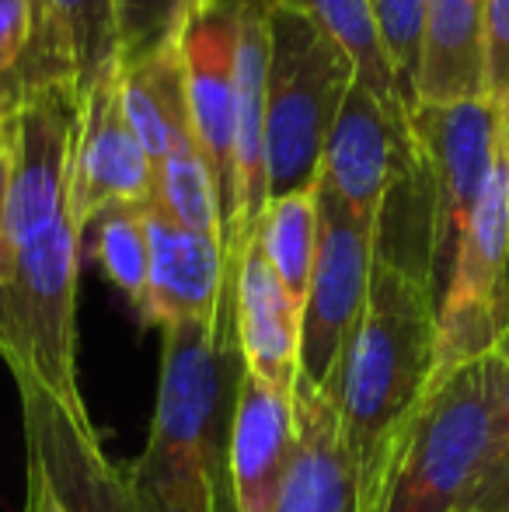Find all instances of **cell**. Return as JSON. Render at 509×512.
Segmentation results:
<instances>
[{
    "label": "cell",
    "instance_id": "6da1fadb",
    "mask_svg": "<svg viewBox=\"0 0 509 512\" xmlns=\"http://www.w3.org/2000/svg\"><path fill=\"white\" fill-rule=\"evenodd\" d=\"M161 331L154 418L126 471L147 512H234L227 446L241 373L238 335L192 321Z\"/></svg>",
    "mask_w": 509,
    "mask_h": 512
},
{
    "label": "cell",
    "instance_id": "7a4b0ae2",
    "mask_svg": "<svg viewBox=\"0 0 509 512\" xmlns=\"http://www.w3.org/2000/svg\"><path fill=\"white\" fill-rule=\"evenodd\" d=\"M436 293L422 265L377 248L374 276L339 373V425L360 485H374L398 425L419 405L433 377Z\"/></svg>",
    "mask_w": 509,
    "mask_h": 512
},
{
    "label": "cell",
    "instance_id": "3957f363",
    "mask_svg": "<svg viewBox=\"0 0 509 512\" xmlns=\"http://www.w3.org/2000/svg\"><path fill=\"white\" fill-rule=\"evenodd\" d=\"M499 352L429 380L360 512H482L496 443Z\"/></svg>",
    "mask_w": 509,
    "mask_h": 512
},
{
    "label": "cell",
    "instance_id": "277c9868",
    "mask_svg": "<svg viewBox=\"0 0 509 512\" xmlns=\"http://www.w3.org/2000/svg\"><path fill=\"white\" fill-rule=\"evenodd\" d=\"M81 230L70 209L0 262V356L14 384H35L77 422H91L77 380Z\"/></svg>",
    "mask_w": 509,
    "mask_h": 512
},
{
    "label": "cell",
    "instance_id": "5b68a950",
    "mask_svg": "<svg viewBox=\"0 0 509 512\" xmlns=\"http://www.w3.org/2000/svg\"><path fill=\"white\" fill-rule=\"evenodd\" d=\"M356 74L328 32L290 0H269L265 175L269 199L318 182L325 143Z\"/></svg>",
    "mask_w": 509,
    "mask_h": 512
},
{
    "label": "cell",
    "instance_id": "8992f818",
    "mask_svg": "<svg viewBox=\"0 0 509 512\" xmlns=\"http://www.w3.org/2000/svg\"><path fill=\"white\" fill-rule=\"evenodd\" d=\"M408 126L422 178L429 185V279L440 304L471 209L489 182L499 112L485 95L447 105L419 102L408 112Z\"/></svg>",
    "mask_w": 509,
    "mask_h": 512
},
{
    "label": "cell",
    "instance_id": "52a82bcc",
    "mask_svg": "<svg viewBox=\"0 0 509 512\" xmlns=\"http://www.w3.org/2000/svg\"><path fill=\"white\" fill-rule=\"evenodd\" d=\"M381 230L356 220L318 178V255L300 324L297 391H339L346 349L370 293Z\"/></svg>",
    "mask_w": 509,
    "mask_h": 512
},
{
    "label": "cell",
    "instance_id": "ba28073f",
    "mask_svg": "<svg viewBox=\"0 0 509 512\" xmlns=\"http://www.w3.org/2000/svg\"><path fill=\"white\" fill-rule=\"evenodd\" d=\"M185 102L192 136L217 182L224 223L234 199V122H238V0H185Z\"/></svg>",
    "mask_w": 509,
    "mask_h": 512
},
{
    "label": "cell",
    "instance_id": "9c48e42d",
    "mask_svg": "<svg viewBox=\"0 0 509 512\" xmlns=\"http://www.w3.org/2000/svg\"><path fill=\"white\" fill-rule=\"evenodd\" d=\"M318 178L356 220L384 227L391 192H398L408 178H422L408 115L384 108L353 81L328 133Z\"/></svg>",
    "mask_w": 509,
    "mask_h": 512
},
{
    "label": "cell",
    "instance_id": "30bf717a",
    "mask_svg": "<svg viewBox=\"0 0 509 512\" xmlns=\"http://www.w3.org/2000/svg\"><path fill=\"white\" fill-rule=\"evenodd\" d=\"M28 464L42 471L67 512H147L126 471L112 460L95 422H77L35 384H18Z\"/></svg>",
    "mask_w": 509,
    "mask_h": 512
},
{
    "label": "cell",
    "instance_id": "8fae6325",
    "mask_svg": "<svg viewBox=\"0 0 509 512\" xmlns=\"http://www.w3.org/2000/svg\"><path fill=\"white\" fill-rule=\"evenodd\" d=\"M150 279L143 328H168L178 321L206 324L210 331H234V272L224 241L178 227L164 209L147 206Z\"/></svg>",
    "mask_w": 509,
    "mask_h": 512
},
{
    "label": "cell",
    "instance_id": "7c38bea8",
    "mask_svg": "<svg viewBox=\"0 0 509 512\" xmlns=\"http://www.w3.org/2000/svg\"><path fill=\"white\" fill-rule=\"evenodd\" d=\"M116 70L119 63L81 98V126L70 171V216L77 230L112 206L154 203L157 168L126 126Z\"/></svg>",
    "mask_w": 509,
    "mask_h": 512
},
{
    "label": "cell",
    "instance_id": "4fadbf2b",
    "mask_svg": "<svg viewBox=\"0 0 509 512\" xmlns=\"http://www.w3.org/2000/svg\"><path fill=\"white\" fill-rule=\"evenodd\" d=\"M265 70H269V0H238V122H234V199L224 223V255L238 265L255 241L269 203L265 175Z\"/></svg>",
    "mask_w": 509,
    "mask_h": 512
},
{
    "label": "cell",
    "instance_id": "5bb4252c",
    "mask_svg": "<svg viewBox=\"0 0 509 512\" xmlns=\"http://www.w3.org/2000/svg\"><path fill=\"white\" fill-rule=\"evenodd\" d=\"M297 446L293 394L258 380L241 366L231 415V499L234 512H269Z\"/></svg>",
    "mask_w": 509,
    "mask_h": 512
},
{
    "label": "cell",
    "instance_id": "9a60e30c",
    "mask_svg": "<svg viewBox=\"0 0 509 512\" xmlns=\"http://www.w3.org/2000/svg\"><path fill=\"white\" fill-rule=\"evenodd\" d=\"M300 324L304 310L283 290L258 241L248 244L234 272V335L241 366L258 380L297 391L300 373Z\"/></svg>",
    "mask_w": 509,
    "mask_h": 512
},
{
    "label": "cell",
    "instance_id": "2e32d148",
    "mask_svg": "<svg viewBox=\"0 0 509 512\" xmlns=\"http://www.w3.org/2000/svg\"><path fill=\"white\" fill-rule=\"evenodd\" d=\"M297 446L269 512H360V485L342 443L332 391H293Z\"/></svg>",
    "mask_w": 509,
    "mask_h": 512
},
{
    "label": "cell",
    "instance_id": "e0dca14e",
    "mask_svg": "<svg viewBox=\"0 0 509 512\" xmlns=\"http://www.w3.org/2000/svg\"><path fill=\"white\" fill-rule=\"evenodd\" d=\"M506 272H509V115H499L496 154L482 196L471 209L468 230L440 300H482L503 317L506 335Z\"/></svg>",
    "mask_w": 509,
    "mask_h": 512
},
{
    "label": "cell",
    "instance_id": "ac0fdd59",
    "mask_svg": "<svg viewBox=\"0 0 509 512\" xmlns=\"http://www.w3.org/2000/svg\"><path fill=\"white\" fill-rule=\"evenodd\" d=\"M485 95V0H426L415 105Z\"/></svg>",
    "mask_w": 509,
    "mask_h": 512
},
{
    "label": "cell",
    "instance_id": "d6986e66",
    "mask_svg": "<svg viewBox=\"0 0 509 512\" xmlns=\"http://www.w3.org/2000/svg\"><path fill=\"white\" fill-rule=\"evenodd\" d=\"M49 53L74 77L77 95H88L119 63L116 0H42Z\"/></svg>",
    "mask_w": 509,
    "mask_h": 512
},
{
    "label": "cell",
    "instance_id": "ffe728a7",
    "mask_svg": "<svg viewBox=\"0 0 509 512\" xmlns=\"http://www.w3.org/2000/svg\"><path fill=\"white\" fill-rule=\"evenodd\" d=\"M290 4H297L300 11L311 14L328 32V39L349 56L356 84H363L391 112L398 115L412 112L398 77H394L391 56H387L381 42V32H377L374 4L370 0H290Z\"/></svg>",
    "mask_w": 509,
    "mask_h": 512
},
{
    "label": "cell",
    "instance_id": "44dd1931",
    "mask_svg": "<svg viewBox=\"0 0 509 512\" xmlns=\"http://www.w3.org/2000/svg\"><path fill=\"white\" fill-rule=\"evenodd\" d=\"M255 241L293 304L304 310L318 255V182L265 203Z\"/></svg>",
    "mask_w": 509,
    "mask_h": 512
},
{
    "label": "cell",
    "instance_id": "7402d4cb",
    "mask_svg": "<svg viewBox=\"0 0 509 512\" xmlns=\"http://www.w3.org/2000/svg\"><path fill=\"white\" fill-rule=\"evenodd\" d=\"M154 206L164 209L178 227L224 241V213H220L217 182H213L210 164L203 161L192 133L178 136L171 143L168 157L157 164Z\"/></svg>",
    "mask_w": 509,
    "mask_h": 512
},
{
    "label": "cell",
    "instance_id": "603a6c76",
    "mask_svg": "<svg viewBox=\"0 0 509 512\" xmlns=\"http://www.w3.org/2000/svg\"><path fill=\"white\" fill-rule=\"evenodd\" d=\"M91 237V258L102 265L109 283L126 297V304L143 317L150 279V241L147 206H112L98 213L81 230V241Z\"/></svg>",
    "mask_w": 509,
    "mask_h": 512
},
{
    "label": "cell",
    "instance_id": "cb8c5ba5",
    "mask_svg": "<svg viewBox=\"0 0 509 512\" xmlns=\"http://www.w3.org/2000/svg\"><path fill=\"white\" fill-rule=\"evenodd\" d=\"M46 74L67 70L49 53L42 0H0V105L7 108L21 84Z\"/></svg>",
    "mask_w": 509,
    "mask_h": 512
},
{
    "label": "cell",
    "instance_id": "d4e9b609",
    "mask_svg": "<svg viewBox=\"0 0 509 512\" xmlns=\"http://www.w3.org/2000/svg\"><path fill=\"white\" fill-rule=\"evenodd\" d=\"M374 4L377 32L391 56L394 77L415 105V77H419L422 42H426V0H370Z\"/></svg>",
    "mask_w": 509,
    "mask_h": 512
},
{
    "label": "cell",
    "instance_id": "484cf974",
    "mask_svg": "<svg viewBox=\"0 0 509 512\" xmlns=\"http://www.w3.org/2000/svg\"><path fill=\"white\" fill-rule=\"evenodd\" d=\"M185 0H116L119 60H133L157 49L178 28Z\"/></svg>",
    "mask_w": 509,
    "mask_h": 512
},
{
    "label": "cell",
    "instance_id": "4316f807",
    "mask_svg": "<svg viewBox=\"0 0 509 512\" xmlns=\"http://www.w3.org/2000/svg\"><path fill=\"white\" fill-rule=\"evenodd\" d=\"M482 512H509V342L499 345V398H496V443L485 478Z\"/></svg>",
    "mask_w": 509,
    "mask_h": 512
},
{
    "label": "cell",
    "instance_id": "83f0119b",
    "mask_svg": "<svg viewBox=\"0 0 509 512\" xmlns=\"http://www.w3.org/2000/svg\"><path fill=\"white\" fill-rule=\"evenodd\" d=\"M485 98L509 115V0H485Z\"/></svg>",
    "mask_w": 509,
    "mask_h": 512
},
{
    "label": "cell",
    "instance_id": "f1b7e54d",
    "mask_svg": "<svg viewBox=\"0 0 509 512\" xmlns=\"http://www.w3.org/2000/svg\"><path fill=\"white\" fill-rule=\"evenodd\" d=\"M25 512H67L63 502L53 495L49 481L35 464H28V485H25Z\"/></svg>",
    "mask_w": 509,
    "mask_h": 512
},
{
    "label": "cell",
    "instance_id": "f546056e",
    "mask_svg": "<svg viewBox=\"0 0 509 512\" xmlns=\"http://www.w3.org/2000/svg\"><path fill=\"white\" fill-rule=\"evenodd\" d=\"M7 182H11V147H7V129L0 126V227H4Z\"/></svg>",
    "mask_w": 509,
    "mask_h": 512
},
{
    "label": "cell",
    "instance_id": "4dcf8cb0",
    "mask_svg": "<svg viewBox=\"0 0 509 512\" xmlns=\"http://www.w3.org/2000/svg\"><path fill=\"white\" fill-rule=\"evenodd\" d=\"M506 324H509V272H506Z\"/></svg>",
    "mask_w": 509,
    "mask_h": 512
},
{
    "label": "cell",
    "instance_id": "1f68e13d",
    "mask_svg": "<svg viewBox=\"0 0 509 512\" xmlns=\"http://www.w3.org/2000/svg\"><path fill=\"white\" fill-rule=\"evenodd\" d=\"M0 126H4V105H0Z\"/></svg>",
    "mask_w": 509,
    "mask_h": 512
},
{
    "label": "cell",
    "instance_id": "d6a6232c",
    "mask_svg": "<svg viewBox=\"0 0 509 512\" xmlns=\"http://www.w3.org/2000/svg\"><path fill=\"white\" fill-rule=\"evenodd\" d=\"M503 342H509V324H506V335H503Z\"/></svg>",
    "mask_w": 509,
    "mask_h": 512
}]
</instances>
